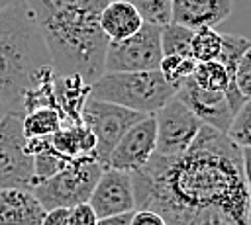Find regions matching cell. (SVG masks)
Wrapping results in <instances>:
<instances>
[{
  "label": "cell",
  "mask_w": 251,
  "mask_h": 225,
  "mask_svg": "<svg viewBox=\"0 0 251 225\" xmlns=\"http://www.w3.org/2000/svg\"><path fill=\"white\" fill-rule=\"evenodd\" d=\"M131 180L137 209L155 211L163 219L218 207L251 225L241 149L212 127L202 125L178 157L153 155Z\"/></svg>",
  "instance_id": "6da1fadb"
},
{
  "label": "cell",
  "mask_w": 251,
  "mask_h": 225,
  "mask_svg": "<svg viewBox=\"0 0 251 225\" xmlns=\"http://www.w3.org/2000/svg\"><path fill=\"white\" fill-rule=\"evenodd\" d=\"M47 43L57 76H80L86 84L104 74L108 37L100 16L110 0H25Z\"/></svg>",
  "instance_id": "7a4b0ae2"
},
{
  "label": "cell",
  "mask_w": 251,
  "mask_h": 225,
  "mask_svg": "<svg viewBox=\"0 0 251 225\" xmlns=\"http://www.w3.org/2000/svg\"><path fill=\"white\" fill-rule=\"evenodd\" d=\"M57 78L47 43L25 0L0 10V102L24 113L25 94Z\"/></svg>",
  "instance_id": "3957f363"
},
{
  "label": "cell",
  "mask_w": 251,
  "mask_h": 225,
  "mask_svg": "<svg viewBox=\"0 0 251 225\" xmlns=\"http://www.w3.org/2000/svg\"><path fill=\"white\" fill-rule=\"evenodd\" d=\"M176 96V86L169 84L159 70L102 74L90 84V98L116 104L145 115L157 113Z\"/></svg>",
  "instance_id": "277c9868"
},
{
  "label": "cell",
  "mask_w": 251,
  "mask_h": 225,
  "mask_svg": "<svg viewBox=\"0 0 251 225\" xmlns=\"http://www.w3.org/2000/svg\"><path fill=\"white\" fill-rule=\"evenodd\" d=\"M102 172L104 166L92 157H78L55 176L33 182L29 192L37 198L45 211L59 207L73 209L76 205L88 203Z\"/></svg>",
  "instance_id": "5b68a950"
},
{
  "label": "cell",
  "mask_w": 251,
  "mask_h": 225,
  "mask_svg": "<svg viewBox=\"0 0 251 225\" xmlns=\"http://www.w3.org/2000/svg\"><path fill=\"white\" fill-rule=\"evenodd\" d=\"M163 61L161 27L143 23V27L124 39L110 41L104 59V74L118 72H153L159 70Z\"/></svg>",
  "instance_id": "8992f818"
},
{
  "label": "cell",
  "mask_w": 251,
  "mask_h": 225,
  "mask_svg": "<svg viewBox=\"0 0 251 225\" xmlns=\"http://www.w3.org/2000/svg\"><path fill=\"white\" fill-rule=\"evenodd\" d=\"M33 180V157L27 153L24 113L10 112L0 121V190H29Z\"/></svg>",
  "instance_id": "52a82bcc"
},
{
  "label": "cell",
  "mask_w": 251,
  "mask_h": 225,
  "mask_svg": "<svg viewBox=\"0 0 251 225\" xmlns=\"http://www.w3.org/2000/svg\"><path fill=\"white\" fill-rule=\"evenodd\" d=\"M143 117L147 115L116 104L88 98L82 108V123L88 127V131L96 139V151H94L96 162H100L106 168L108 158L116 149L118 141L126 135V131L131 125H135Z\"/></svg>",
  "instance_id": "ba28073f"
},
{
  "label": "cell",
  "mask_w": 251,
  "mask_h": 225,
  "mask_svg": "<svg viewBox=\"0 0 251 225\" xmlns=\"http://www.w3.org/2000/svg\"><path fill=\"white\" fill-rule=\"evenodd\" d=\"M157 151L161 157H178L182 155L198 137L202 123L196 115L175 96L169 100L157 113Z\"/></svg>",
  "instance_id": "9c48e42d"
},
{
  "label": "cell",
  "mask_w": 251,
  "mask_h": 225,
  "mask_svg": "<svg viewBox=\"0 0 251 225\" xmlns=\"http://www.w3.org/2000/svg\"><path fill=\"white\" fill-rule=\"evenodd\" d=\"M155 151H157V121L153 113L143 117L126 131V135L118 141L116 149L112 151L106 168L133 174L151 160Z\"/></svg>",
  "instance_id": "30bf717a"
},
{
  "label": "cell",
  "mask_w": 251,
  "mask_h": 225,
  "mask_svg": "<svg viewBox=\"0 0 251 225\" xmlns=\"http://www.w3.org/2000/svg\"><path fill=\"white\" fill-rule=\"evenodd\" d=\"M88 205L92 207L98 219L137 211L131 174L122 172V170L104 168L100 180L96 182L92 190Z\"/></svg>",
  "instance_id": "8fae6325"
},
{
  "label": "cell",
  "mask_w": 251,
  "mask_h": 225,
  "mask_svg": "<svg viewBox=\"0 0 251 225\" xmlns=\"http://www.w3.org/2000/svg\"><path fill=\"white\" fill-rule=\"evenodd\" d=\"M176 98L196 115V119L202 125L212 127L220 133H227L233 121V112L224 92L202 90L190 76L178 84Z\"/></svg>",
  "instance_id": "7c38bea8"
},
{
  "label": "cell",
  "mask_w": 251,
  "mask_h": 225,
  "mask_svg": "<svg viewBox=\"0 0 251 225\" xmlns=\"http://www.w3.org/2000/svg\"><path fill=\"white\" fill-rule=\"evenodd\" d=\"M173 23L192 31L202 27H216L231 14V0H171Z\"/></svg>",
  "instance_id": "4fadbf2b"
},
{
  "label": "cell",
  "mask_w": 251,
  "mask_h": 225,
  "mask_svg": "<svg viewBox=\"0 0 251 225\" xmlns=\"http://www.w3.org/2000/svg\"><path fill=\"white\" fill-rule=\"evenodd\" d=\"M43 205L29 190H0V225H41Z\"/></svg>",
  "instance_id": "5bb4252c"
},
{
  "label": "cell",
  "mask_w": 251,
  "mask_h": 225,
  "mask_svg": "<svg viewBox=\"0 0 251 225\" xmlns=\"http://www.w3.org/2000/svg\"><path fill=\"white\" fill-rule=\"evenodd\" d=\"M55 94L63 125H80L82 108L90 98V84H86L80 76H57Z\"/></svg>",
  "instance_id": "9a60e30c"
},
{
  "label": "cell",
  "mask_w": 251,
  "mask_h": 225,
  "mask_svg": "<svg viewBox=\"0 0 251 225\" xmlns=\"http://www.w3.org/2000/svg\"><path fill=\"white\" fill-rule=\"evenodd\" d=\"M143 18L139 12L122 0H110L100 16V27L108 41H124L135 35L143 27Z\"/></svg>",
  "instance_id": "2e32d148"
},
{
  "label": "cell",
  "mask_w": 251,
  "mask_h": 225,
  "mask_svg": "<svg viewBox=\"0 0 251 225\" xmlns=\"http://www.w3.org/2000/svg\"><path fill=\"white\" fill-rule=\"evenodd\" d=\"M251 47V41L243 35H233V33H222V53L218 57V61L224 65L227 76H229V86L226 90V98L229 102V108L233 112V115L241 110V106L245 104V100L241 98L237 86H235V70H237V63L243 57V53Z\"/></svg>",
  "instance_id": "e0dca14e"
},
{
  "label": "cell",
  "mask_w": 251,
  "mask_h": 225,
  "mask_svg": "<svg viewBox=\"0 0 251 225\" xmlns=\"http://www.w3.org/2000/svg\"><path fill=\"white\" fill-rule=\"evenodd\" d=\"M63 127V117L59 110L39 108L24 115V135L25 139L37 137H53Z\"/></svg>",
  "instance_id": "ac0fdd59"
},
{
  "label": "cell",
  "mask_w": 251,
  "mask_h": 225,
  "mask_svg": "<svg viewBox=\"0 0 251 225\" xmlns=\"http://www.w3.org/2000/svg\"><path fill=\"white\" fill-rule=\"evenodd\" d=\"M222 53V33L214 27H202L192 33L190 41V57L196 63L218 61Z\"/></svg>",
  "instance_id": "d6986e66"
},
{
  "label": "cell",
  "mask_w": 251,
  "mask_h": 225,
  "mask_svg": "<svg viewBox=\"0 0 251 225\" xmlns=\"http://www.w3.org/2000/svg\"><path fill=\"white\" fill-rule=\"evenodd\" d=\"M192 80L202 90H208V92H224L226 94V90L229 86V76L220 61L198 63L192 72Z\"/></svg>",
  "instance_id": "ffe728a7"
},
{
  "label": "cell",
  "mask_w": 251,
  "mask_h": 225,
  "mask_svg": "<svg viewBox=\"0 0 251 225\" xmlns=\"http://www.w3.org/2000/svg\"><path fill=\"white\" fill-rule=\"evenodd\" d=\"M73 160L75 158H67L61 153H57L53 149V145H51V139H49V145L41 153L33 155V172H35V180L33 182H39V180H45V178L55 176L57 172L65 170Z\"/></svg>",
  "instance_id": "44dd1931"
},
{
  "label": "cell",
  "mask_w": 251,
  "mask_h": 225,
  "mask_svg": "<svg viewBox=\"0 0 251 225\" xmlns=\"http://www.w3.org/2000/svg\"><path fill=\"white\" fill-rule=\"evenodd\" d=\"M131 4L139 16L143 18L145 23L157 25V27H165L173 22V6L171 0H122Z\"/></svg>",
  "instance_id": "7402d4cb"
},
{
  "label": "cell",
  "mask_w": 251,
  "mask_h": 225,
  "mask_svg": "<svg viewBox=\"0 0 251 225\" xmlns=\"http://www.w3.org/2000/svg\"><path fill=\"white\" fill-rule=\"evenodd\" d=\"M192 29L182 27L178 23H169L161 27V47L163 57L167 55H190V41H192Z\"/></svg>",
  "instance_id": "603a6c76"
},
{
  "label": "cell",
  "mask_w": 251,
  "mask_h": 225,
  "mask_svg": "<svg viewBox=\"0 0 251 225\" xmlns=\"http://www.w3.org/2000/svg\"><path fill=\"white\" fill-rule=\"evenodd\" d=\"M196 65H198V63H196L190 55H167V57H163V61H161L159 72L163 74V78H165L169 84H173V86L178 88V84H180L182 80H186V78L192 76Z\"/></svg>",
  "instance_id": "cb8c5ba5"
},
{
  "label": "cell",
  "mask_w": 251,
  "mask_h": 225,
  "mask_svg": "<svg viewBox=\"0 0 251 225\" xmlns=\"http://www.w3.org/2000/svg\"><path fill=\"white\" fill-rule=\"evenodd\" d=\"M226 135L239 149H251V100H247L241 110L233 115V121Z\"/></svg>",
  "instance_id": "d4e9b609"
},
{
  "label": "cell",
  "mask_w": 251,
  "mask_h": 225,
  "mask_svg": "<svg viewBox=\"0 0 251 225\" xmlns=\"http://www.w3.org/2000/svg\"><path fill=\"white\" fill-rule=\"evenodd\" d=\"M235 86H237V90H239V94L245 102L251 100V47L243 53V57L237 63Z\"/></svg>",
  "instance_id": "484cf974"
},
{
  "label": "cell",
  "mask_w": 251,
  "mask_h": 225,
  "mask_svg": "<svg viewBox=\"0 0 251 225\" xmlns=\"http://www.w3.org/2000/svg\"><path fill=\"white\" fill-rule=\"evenodd\" d=\"M98 217L94 215L92 207L88 203L76 205L71 209V217H69V225H96Z\"/></svg>",
  "instance_id": "4316f807"
},
{
  "label": "cell",
  "mask_w": 251,
  "mask_h": 225,
  "mask_svg": "<svg viewBox=\"0 0 251 225\" xmlns=\"http://www.w3.org/2000/svg\"><path fill=\"white\" fill-rule=\"evenodd\" d=\"M129 225H167L165 219L155 213V211H149V209H137L131 217V223Z\"/></svg>",
  "instance_id": "83f0119b"
},
{
  "label": "cell",
  "mask_w": 251,
  "mask_h": 225,
  "mask_svg": "<svg viewBox=\"0 0 251 225\" xmlns=\"http://www.w3.org/2000/svg\"><path fill=\"white\" fill-rule=\"evenodd\" d=\"M69 217H71V209H65V207L51 209V211H45L41 225H69Z\"/></svg>",
  "instance_id": "f1b7e54d"
},
{
  "label": "cell",
  "mask_w": 251,
  "mask_h": 225,
  "mask_svg": "<svg viewBox=\"0 0 251 225\" xmlns=\"http://www.w3.org/2000/svg\"><path fill=\"white\" fill-rule=\"evenodd\" d=\"M241 160H243V176H245V186L251 202V149H241Z\"/></svg>",
  "instance_id": "f546056e"
},
{
  "label": "cell",
  "mask_w": 251,
  "mask_h": 225,
  "mask_svg": "<svg viewBox=\"0 0 251 225\" xmlns=\"http://www.w3.org/2000/svg\"><path fill=\"white\" fill-rule=\"evenodd\" d=\"M133 213H135V211H133ZM133 213H122V215L104 217V219H98V223H96V225H129V223H131Z\"/></svg>",
  "instance_id": "4dcf8cb0"
},
{
  "label": "cell",
  "mask_w": 251,
  "mask_h": 225,
  "mask_svg": "<svg viewBox=\"0 0 251 225\" xmlns=\"http://www.w3.org/2000/svg\"><path fill=\"white\" fill-rule=\"evenodd\" d=\"M8 113H10V110H8V108H6V106L0 102V121H2V119H4Z\"/></svg>",
  "instance_id": "1f68e13d"
},
{
  "label": "cell",
  "mask_w": 251,
  "mask_h": 225,
  "mask_svg": "<svg viewBox=\"0 0 251 225\" xmlns=\"http://www.w3.org/2000/svg\"><path fill=\"white\" fill-rule=\"evenodd\" d=\"M12 2H14V0H0V10H2V8H6V6H8V4H12Z\"/></svg>",
  "instance_id": "d6a6232c"
}]
</instances>
